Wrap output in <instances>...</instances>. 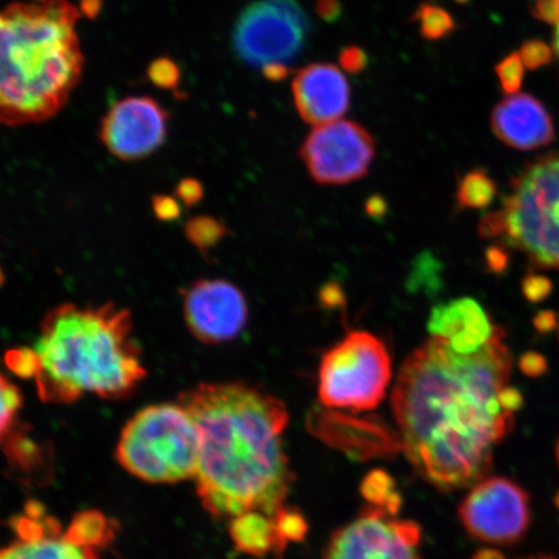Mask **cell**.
Returning a JSON list of instances; mask_svg holds the SVG:
<instances>
[{"mask_svg":"<svg viewBox=\"0 0 559 559\" xmlns=\"http://www.w3.org/2000/svg\"><path fill=\"white\" fill-rule=\"evenodd\" d=\"M361 492L368 500L369 507L381 509L390 514L396 515L402 504L394 479L384 472H373L367 475L362 481Z\"/></svg>","mask_w":559,"mask_h":559,"instance_id":"cell-23","label":"cell"},{"mask_svg":"<svg viewBox=\"0 0 559 559\" xmlns=\"http://www.w3.org/2000/svg\"><path fill=\"white\" fill-rule=\"evenodd\" d=\"M419 542L417 523L368 507L335 531L321 559H421Z\"/></svg>","mask_w":559,"mask_h":559,"instance_id":"cell-10","label":"cell"},{"mask_svg":"<svg viewBox=\"0 0 559 559\" xmlns=\"http://www.w3.org/2000/svg\"><path fill=\"white\" fill-rule=\"evenodd\" d=\"M23 404L20 389L9 377L0 373V438L16 425V417Z\"/></svg>","mask_w":559,"mask_h":559,"instance_id":"cell-26","label":"cell"},{"mask_svg":"<svg viewBox=\"0 0 559 559\" xmlns=\"http://www.w3.org/2000/svg\"><path fill=\"white\" fill-rule=\"evenodd\" d=\"M558 337H559V320H558Z\"/></svg>","mask_w":559,"mask_h":559,"instance_id":"cell-47","label":"cell"},{"mask_svg":"<svg viewBox=\"0 0 559 559\" xmlns=\"http://www.w3.org/2000/svg\"><path fill=\"white\" fill-rule=\"evenodd\" d=\"M204 195L200 181L195 179L181 180L177 187V198L186 205H195Z\"/></svg>","mask_w":559,"mask_h":559,"instance_id":"cell-34","label":"cell"},{"mask_svg":"<svg viewBox=\"0 0 559 559\" xmlns=\"http://www.w3.org/2000/svg\"><path fill=\"white\" fill-rule=\"evenodd\" d=\"M148 76L153 85L164 90H173L179 85L180 70L177 62L170 59H157L150 66Z\"/></svg>","mask_w":559,"mask_h":559,"instance_id":"cell-29","label":"cell"},{"mask_svg":"<svg viewBox=\"0 0 559 559\" xmlns=\"http://www.w3.org/2000/svg\"><path fill=\"white\" fill-rule=\"evenodd\" d=\"M309 32L272 0H257L237 19L233 44L243 62L260 68L296 59Z\"/></svg>","mask_w":559,"mask_h":559,"instance_id":"cell-11","label":"cell"},{"mask_svg":"<svg viewBox=\"0 0 559 559\" xmlns=\"http://www.w3.org/2000/svg\"><path fill=\"white\" fill-rule=\"evenodd\" d=\"M557 459H558V463H559V440H558V444H557Z\"/></svg>","mask_w":559,"mask_h":559,"instance_id":"cell-46","label":"cell"},{"mask_svg":"<svg viewBox=\"0 0 559 559\" xmlns=\"http://www.w3.org/2000/svg\"><path fill=\"white\" fill-rule=\"evenodd\" d=\"M312 179L323 186H342L365 178L376 150L359 123L338 120L317 126L299 152Z\"/></svg>","mask_w":559,"mask_h":559,"instance_id":"cell-9","label":"cell"},{"mask_svg":"<svg viewBox=\"0 0 559 559\" xmlns=\"http://www.w3.org/2000/svg\"><path fill=\"white\" fill-rule=\"evenodd\" d=\"M498 328L484 306L467 297L436 306L428 323L431 337L444 341L454 353L464 355L484 348Z\"/></svg>","mask_w":559,"mask_h":559,"instance_id":"cell-16","label":"cell"},{"mask_svg":"<svg viewBox=\"0 0 559 559\" xmlns=\"http://www.w3.org/2000/svg\"><path fill=\"white\" fill-rule=\"evenodd\" d=\"M188 330L202 344L221 345L237 338L248 323L249 307L243 293L221 278H204L183 290Z\"/></svg>","mask_w":559,"mask_h":559,"instance_id":"cell-13","label":"cell"},{"mask_svg":"<svg viewBox=\"0 0 559 559\" xmlns=\"http://www.w3.org/2000/svg\"><path fill=\"white\" fill-rule=\"evenodd\" d=\"M272 519L275 522L278 556L283 554L289 543L302 540L309 530L302 514L296 509L283 507Z\"/></svg>","mask_w":559,"mask_h":559,"instance_id":"cell-25","label":"cell"},{"mask_svg":"<svg viewBox=\"0 0 559 559\" xmlns=\"http://www.w3.org/2000/svg\"><path fill=\"white\" fill-rule=\"evenodd\" d=\"M0 440L12 466L19 467L24 473L40 471V465L44 464V449L35 442L29 432L15 425Z\"/></svg>","mask_w":559,"mask_h":559,"instance_id":"cell-20","label":"cell"},{"mask_svg":"<svg viewBox=\"0 0 559 559\" xmlns=\"http://www.w3.org/2000/svg\"><path fill=\"white\" fill-rule=\"evenodd\" d=\"M523 290L528 299L540 300L549 295L550 284L545 277L530 276L524 282Z\"/></svg>","mask_w":559,"mask_h":559,"instance_id":"cell-35","label":"cell"},{"mask_svg":"<svg viewBox=\"0 0 559 559\" xmlns=\"http://www.w3.org/2000/svg\"><path fill=\"white\" fill-rule=\"evenodd\" d=\"M200 431L195 491L214 519L248 512L274 516L293 474L284 450L288 409L242 382L200 383L179 395Z\"/></svg>","mask_w":559,"mask_h":559,"instance_id":"cell-2","label":"cell"},{"mask_svg":"<svg viewBox=\"0 0 559 559\" xmlns=\"http://www.w3.org/2000/svg\"><path fill=\"white\" fill-rule=\"evenodd\" d=\"M4 282H5V277H4L2 269H0V288H2V285L4 284Z\"/></svg>","mask_w":559,"mask_h":559,"instance_id":"cell-44","label":"cell"},{"mask_svg":"<svg viewBox=\"0 0 559 559\" xmlns=\"http://www.w3.org/2000/svg\"><path fill=\"white\" fill-rule=\"evenodd\" d=\"M491 126L500 142L519 151H535L554 142V120L544 104L527 94H514L496 105Z\"/></svg>","mask_w":559,"mask_h":559,"instance_id":"cell-15","label":"cell"},{"mask_svg":"<svg viewBox=\"0 0 559 559\" xmlns=\"http://www.w3.org/2000/svg\"><path fill=\"white\" fill-rule=\"evenodd\" d=\"M0 559H99L95 549L80 547L64 535H50L39 539L19 540L0 548Z\"/></svg>","mask_w":559,"mask_h":559,"instance_id":"cell-18","label":"cell"},{"mask_svg":"<svg viewBox=\"0 0 559 559\" xmlns=\"http://www.w3.org/2000/svg\"><path fill=\"white\" fill-rule=\"evenodd\" d=\"M522 559H557V558L554 556L539 555V556L527 557V558H522Z\"/></svg>","mask_w":559,"mask_h":559,"instance_id":"cell-43","label":"cell"},{"mask_svg":"<svg viewBox=\"0 0 559 559\" xmlns=\"http://www.w3.org/2000/svg\"><path fill=\"white\" fill-rule=\"evenodd\" d=\"M480 235L519 251L536 267L559 270V153L524 166Z\"/></svg>","mask_w":559,"mask_h":559,"instance_id":"cell-5","label":"cell"},{"mask_svg":"<svg viewBox=\"0 0 559 559\" xmlns=\"http://www.w3.org/2000/svg\"><path fill=\"white\" fill-rule=\"evenodd\" d=\"M103 7V0H82L81 10L83 15L88 19H95L99 15Z\"/></svg>","mask_w":559,"mask_h":559,"instance_id":"cell-39","label":"cell"},{"mask_svg":"<svg viewBox=\"0 0 559 559\" xmlns=\"http://www.w3.org/2000/svg\"><path fill=\"white\" fill-rule=\"evenodd\" d=\"M454 2H456L459 4H465V3L469 2V0H454Z\"/></svg>","mask_w":559,"mask_h":559,"instance_id":"cell-45","label":"cell"},{"mask_svg":"<svg viewBox=\"0 0 559 559\" xmlns=\"http://www.w3.org/2000/svg\"><path fill=\"white\" fill-rule=\"evenodd\" d=\"M513 356L501 326L478 353H454L431 337L403 362L393 412L405 456L443 492L487 477L512 432L523 396L510 384Z\"/></svg>","mask_w":559,"mask_h":559,"instance_id":"cell-1","label":"cell"},{"mask_svg":"<svg viewBox=\"0 0 559 559\" xmlns=\"http://www.w3.org/2000/svg\"><path fill=\"white\" fill-rule=\"evenodd\" d=\"M317 12L326 23H335L342 16L341 0H318Z\"/></svg>","mask_w":559,"mask_h":559,"instance_id":"cell-36","label":"cell"},{"mask_svg":"<svg viewBox=\"0 0 559 559\" xmlns=\"http://www.w3.org/2000/svg\"><path fill=\"white\" fill-rule=\"evenodd\" d=\"M5 365L12 373L23 379H35L38 373L39 362L34 348L20 347L11 349L5 355Z\"/></svg>","mask_w":559,"mask_h":559,"instance_id":"cell-28","label":"cell"},{"mask_svg":"<svg viewBox=\"0 0 559 559\" xmlns=\"http://www.w3.org/2000/svg\"><path fill=\"white\" fill-rule=\"evenodd\" d=\"M69 0H33L0 10V123H40L80 85L83 56Z\"/></svg>","mask_w":559,"mask_h":559,"instance_id":"cell-4","label":"cell"},{"mask_svg":"<svg viewBox=\"0 0 559 559\" xmlns=\"http://www.w3.org/2000/svg\"><path fill=\"white\" fill-rule=\"evenodd\" d=\"M473 559H507L500 554L499 550L495 549H481L475 554Z\"/></svg>","mask_w":559,"mask_h":559,"instance_id":"cell-41","label":"cell"},{"mask_svg":"<svg viewBox=\"0 0 559 559\" xmlns=\"http://www.w3.org/2000/svg\"><path fill=\"white\" fill-rule=\"evenodd\" d=\"M290 69L284 62H274L263 67V75L271 82H282L288 79Z\"/></svg>","mask_w":559,"mask_h":559,"instance_id":"cell-38","label":"cell"},{"mask_svg":"<svg viewBox=\"0 0 559 559\" xmlns=\"http://www.w3.org/2000/svg\"><path fill=\"white\" fill-rule=\"evenodd\" d=\"M41 401L73 404L87 394L121 401L145 379L142 352L128 310L115 304L55 307L35 344Z\"/></svg>","mask_w":559,"mask_h":559,"instance_id":"cell-3","label":"cell"},{"mask_svg":"<svg viewBox=\"0 0 559 559\" xmlns=\"http://www.w3.org/2000/svg\"><path fill=\"white\" fill-rule=\"evenodd\" d=\"M498 187L485 170L467 173L459 185L456 193L459 207L485 209L492 204Z\"/></svg>","mask_w":559,"mask_h":559,"instance_id":"cell-21","label":"cell"},{"mask_svg":"<svg viewBox=\"0 0 559 559\" xmlns=\"http://www.w3.org/2000/svg\"><path fill=\"white\" fill-rule=\"evenodd\" d=\"M200 431L178 403L153 404L129 419L118 439L116 459L148 484L194 479L200 463Z\"/></svg>","mask_w":559,"mask_h":559,"instance_id":"cell-6","label":"cell"},{"mask_svg":"<svg viewBox=\"0 0 559 559\" xmlns=\"http://www.w3.org/2000/svg\"><path fill=\"white\" fill-rule=\"evenodd\" d=\"M226 234V226L212 216H195L186 225L187 239L200 251L213 249Z\"/></svg>","mask_w":559,"mask_h":559,"instance_id":"cell-24","label":"cell"},{"mask_svg":"<svg viewBox=\"0 0 559 559\" xmlns=\"http://www.w3.org/2000/svg\"><path fill=\"white\" fill-rule=\"evenodd\" d=\"M500 86L508 95L519 93L524 79V66L520 52H513L502 59L495 68Z\"/></svg>","mask_w":559,"mask_h":559,"instance_id":"cell-27","label":"cell"},{"mask_svg":"<svg viewBox=\"0 0 559 559\" xmlns=\"http://www.w3.org/2000/svg\"><path fill=\"white\" fill-rule=\"evenodd\" d=\"M556 323V319L554 314L549 313H543L537 317L535 320V324L537 326V330H542L543 325H547V330H550L551 325Z\"/></svg>","mask_w":559,"mask_h":559,"instance_id":"cell-40","label":"cell"},{"mask_svg":"<svg viewBox=\"0 0 559 559\" xmlns=\"http://www.w3.org/2000/svg\"><path fill=\"white\" fill-rule=\"evenodd\" d=\"M555 48H556V52H557L558 58H559V23L556 25Z\"/></svg>","mask_w":559,"mask_h":559,"instance_id":"cell-42","label":"cell"},{"mask_svg":"<svg viewBox=\"0 0 559 559\" xmlns=\"http://www.w3.org/2000/svg\"><path fill=\"white\" fill-rule=\"evenodd\" d=\"M533 13L544 23L557 25L559 23V0H535Z\"/></svg>","mask_w":559,"mask_h":559,"instance_id":"cell-33","label":"cell"},{"mask_svg":"<svg viewBox=\"0 0 559 559\" xmlns=\"http://www.w3.org/2000/svg\"><path fill=\"white\" fill-rule=\"evenodd\" d=\"M292 90L300 118L314 126L341 120L352 103V88L345 74L326 62L299 70Z\"/></svg>","mask_w":559,"mask_h":559,"instance_id":"cell-14","label":"cell"},{"mask_svg":"<svg viewBox=\"0 0 559 559\" xmlns=\"http://www.w3.org/2000/svg\"><path fill=\"white\" fill-rule=\"evenodd\" d=\"M340 66L347 73L359 74L368 67V55L356 46L345 47L338 56Z\"/></svg>","mask_w":559,"mask_h":559,"instance_id":"cell-31","label":"cell"},{"mask_svg":"<svg viewBox=\"0 0 559 559\" xmlns=\"http://www.w3.org/2000/svg\"><path fill=\"white\" fill-rule=\"evenodd\" d=\"M459 516L475 540L508 547L527 534L533 521L531 498L512 479L486 477L472 486L460 504Z\"/></svg>","mask_w":559,"mask_h":559,"instance_id":"cell-8","label":"cell"},{"mask_svg":"<svg viewBox=\"0 0 559 559\" xmlns=\"http://www.w3.org/2000/svg\"><path fill=\"white\" fill-rule=\"evenodd\" d=\"M523 372L528 376H539L547 369V362L537 354L524 355L521 361Z\"/></svg>","mask_w":559,"mask_h":559,"instance_id":"cell-37","label":"cell"},{"mask_svg":"<svg viewBox=\"0 0 559 559\" xmlns=\"http://www.w3.org/2000/svg\"><path fill=\"white\" fill-rule=\"evenodd\" d=\"M412 21L418 25L419 34L428 40L443 39L456 29V21L451 13L431 2L419 4Z\"/></svg>","mask_w":559,"mask_h":559,"instance_id":"cell-22","label":"cell"},{"mask_svg":"<svg viewBox=\"0 0 559 559\" xmlns=\"http://www.w3.org/2000/svg\"><path fill=\"white\" fill-rule=\"evenodd\" d=\"M170 114L151 96H128L111 105L100 122L99 138L110 155L138 160L164 145Z\"/></svg>","mask_w":559,"mask_h":559,"instance_id":"cell-12","label":"cell"},{"mask_svg":"<svg viewBox=\"0 0 559 559\" xmlns=\"http://www.w3.org/2000/svg\"><path fill=\"white\" fill-rule=\"evenodd\" d=\"M153 210L158 219L166 222L178 219L181 212L178 200L170 195H157L153 200Z\"/></svg>","mask_w":559,"mask_h":559,"instance_id":"cell-32","label":"cell"},{"mask_svg":"<svg viewBox=\"0 0 559 559\" xmlns=\"http://www.w3.org/2000/svg\"><path fill=\"white\" fill-rule=\"evenodd\" d=\"M229 535L237 550L254 557H264L270 551L278 556L275 522L261 512H248L229 520Z\"/></svg>","mask_w":559,"mask_h":559,"instance_id":"cell-17","label":"cell"},{"mask_svg":"<svg viewBox=\"0 0 559 559\" xmlns=\"http://www.w3.org/2000/svg\"><path fill=\"white\" fill-rule=\"evenodd\" d=\"M391 377L383 342L368 332H352L321 359L319 401L330 409L373 411L386 396Z\"/></svg>","mask_w":559,"mask_h":559,"instance_id":"cell-7","label":"cell"},{"mask_svg":"<svg viewBox=\"0 0 559 559\" xmlns=\"http://www.w3.org/2000/svg\"><path fill=\"white\" fill-rule=\"evenodd\" d=\"M520 56L523 66L530 70H536L549 66L554 60V51L543 40H528L521 48Z\"/></svg>","mask_w":559,"mask_h":559,"instance_id":"cell-30","label":"cell"},{"mask_svg":"<svg viewBox=\"0 0 559 559\" xmlns=\"http://www.w3.org/2000/svg\"><path fill=\"white\" fill-rule=\"evenodd\" d=\"M117 523L99 512L85 510L73 516L64 534L66 539L80 547L99 549L116 539Z\"/></svg>","mask_w":559,"mask_h":559,"instance_id":"cell-19","label":"cell"}]
</instances>
